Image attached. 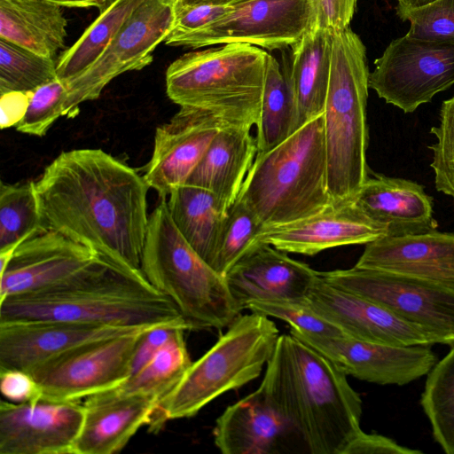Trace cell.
I'll use <instances>...</instances> for the list:
<instances>
[{"mask_svg":"<svg viewBox=\"0 0 454 454\" xmlns=\"http://www.w3.org/2000/svg\"><path fill=\"white\" fill-rule=\"evenodd\" d=\"M329 283L385 307L402 319L454 345V290L419 278L353 267L320 272Z\"/></svg>","mask_w":454,"mask_h":454,"instance_id":"11","label":"cell"},{"mask_svg":"<svg viewBox=\"0 0 454 454\" xmlns=\"http://www.w3.org/2000/svg\"><path fill=\"white\" fill-rule=\"evenodd\" d=\"M141 270L170 298L192 329H223L239 315L226 278L188 244L174 223L166 199L149 216Z\"/></svg>","mask_w":454,"mask_h":454,"instance_id":"7","label":"cell"},{"mask_svg":"<svg viewBox=\"0 0 454 454\" xmlns=\"http://www.w3.org/2000/svg\"><path fill=\"white\" fill-rule=\"evenodd\" d=\"M355 267L401 274L454 290V232L434 230L378 239L365 245Z\"/></svg>","mask_w":454,"mask_h":454,"instance_id":"21","label":"cell"},{"mask_svg":"<svg viewBox=\"0 0 454 454\" xmlns=\"http://www.w3.org/2000/svg\"><path fill=\"white\" fill-rule=\"evenodd\" d=\"M46 231L35 181L0 185V254Z\"/></svg>","mask_w":454,"mask_h":454,"instance_id":"33","label":"cell"},{"mask_svg":"<svg viewBox=\"0 0 454 454\" xmlns=\"http://www.w3.org/2000/svg\"><path fill=\"white\" fill-rule=\"evenodd\" d=\"M355 2L356 3V2H357V0H355Z\"/></svg>","mask_w":454,"mask_h":454,"instance_id":"51","label":"cell"},{"mask_svg":"<svg viewBox=\"0 0 454 454\" xmlns=\"http://www.w3.org/2000/svg\"><path fill=\"white\" fill-rule=\"evenodd\" d=\"M184 327L177 328L153 358L124 383L114 388L126 394H143L158 403L176 385L192 364Z\"/></svg>","mask_w":454,"mask_h":454,"instance_id":"32","label":"cell"},{"mask_svg":"<svg viewBox=\"0 0 454 454\" xmlns=\"http://www.w3.org/2000/svg\"><path fill=\"white\" fill-rule=\"evenodd\" d=\"M66 7L88 8L97 7L100 10L106 0H43Z\"/></svg>","mask_w":454,"mask_h":454,"instance_id":"48","label":"cell"},{"mask_svg":"<svg viewBox=\"0 0 454 454\" xmlns=\"http://www.w3.org/2000/svg\"><path fill=\"white\" fill-rule=\"evenodd\" d=\"M333 33L316 27L292 46L291 64H285L296 117L294 132L324 113L328 90Z\"/></svg>","mask_w":454,"mask_h":454,"instance_id":"27","label":"cell"},{"mask_svg":"<svg viewBox=\"0 0 454 454\" xmlns=\"http://www.w3.org/2000/svg\"><path fill=\"white\" fill-rule=\"evenodd\" d=\"M306 263L269 244L259 243L226 274L230 292L239 310L254 301L306 297L318 278Z\"/></svg>","mask_w":454,"mask_h":454,"instance_id":"22","label":"cell"},{"mask_svg":"<svg viewBox=\"0 0 454 454\" xmlns=\"http://www.w3.org/2000/svg\"><path fill=\"white\" fill-rule=\"evenodd\" d=\"M83 404L77 402L0 403V454H74Z\"/></svg>","mask_w":454,"mask_h":454,"instance_id":"17","label":"cell"},{"mask_svg":"<svg viewBox=\"0 0 454 454\" xmlns=\"http://www.w3.org/2000/svg\"><path fill=\"white\" fill-rule=\"evenodd\" d=\"M116 0H106L103 7L99 10V12L105 11L109 5H111Z\"/></svg>","mask_w":454,"mask_h":454,"instance_id":"50","label":"cell"},{"mask_svg":"<svg viewBox=\"0 0 454 454\" xmlns=\"http://www.w3.org/2000/svg\"><path fill=\"white\" fill-rule=\"evenodd\" d=\"M279 335L269 317L239 315L157 403L149 430L157 433L168 420L193 417L221 395L258 378Z\"/></svg>","mask_w":454,"mask_h":454,"instance_id":"8","label":"cell"},{"mask_svg":"<svg viewBox=\"0 0 454 454\" xmlns=\"http://www.w3.org/2000/svg\"><path fill=\"white\" fill-rule=\"evenodd\" d=\"M49 320L129 328L179 325L193 330L141 270L105 255L57 287L0 301V323Z\"/></svg>","mask_w":454,"mask_h":454,"instance_id":"3","label":"cell"},{"mask_svg":"<svg viewBox=\"0 0 454 454\" xmlns=\"http://www.w3.org/2000/svg\"><path fill=\"white\" fill-rule=\"evenodd\" d=\"M369 88L404 113H413L454 84V43L403 35L374 61Z\"/></svg>","mask_w":454,"mask_h":454,"instance_id":"13","label":"cell"},{"mask_svg":"<svg viewBox=\"0 0 454 454\" xmlns=\"http://www.w3.org/2000/svg\"><path fill=\"white\" fill-rule=\"evenodd\" d=\"M145 0H116L86 28L57 60L58 79L65 84L86 71L138 6Z\"/></svg>","mask_w":454,"mask_h":454,"instance_id":"30","label":"cell"},{"mask_svg":"<svg viewBox=\"0 0 454 454\" xmlns=\"http://www.w3.org/2000/svg\"><path fill=\"white\" fill-rule=\"evenodd\" d=\"M224 123L212 112L181 106L155 131L153 155L144 178L161 199L186 184Z\"/></svg>","mask_w":454,"mask_h":454,"instance_id":"16","label":"cell"},{"mask_svg":"<svg viewBox=\"0 0 454 454\" xmlns=\"http://www.w3.org/2000/svg\"><path fill=\"white\" fill-rule=\"evenodd\" d=\"M28 93H8L1 96V128L16 124L24 116L29 100Z\"/></svg>","mask_w":454,"mask_h":454,"instance_id":"46","label":"cell"},{"mask_svg":"<svg viewBox=\"0 0 454 454\" xmlns=\"http://www.w3.org/2000/svg\"><path fill=\"white\" fill-rule=\"evenodd\" d=\"M436 142L428 148L433 153L431 168L436 190L454 200V95L444 100L440 109L439 124L430 129Z\"/></svg>","mask_w":454,"mask_h":454,"instance_id":"39","label":"cell"},{"mask_svg":"<svg viewBox=\"0 0 454 454\" xmlns=\"http://www.w3.org/2000/svg\"><path fill=\"white\" fill-rule=\"evenodd\" d=\"M419 450L402 446L394 440L363 430L348 444L342 454H421Z\"/></svg>","mask_w":454,"mask_h":454,"instance_id":"45","label":"cell"},{"mask_svg":"<svg viewBox=\"0 0 454 454\" xmlns=\"http://www.w3.org/2000/svg\"><path fill=\"white\" fill-rule=\"evenodd\" d=\"M142 328L145 327H114L53 320L0 323V369L30 372L82 344Z\"/></svg>","mask_w":454,"mask_h":454,"instance_id":"20","label":"cell"},{"mask_svg":"<svg viewBox=\"0 0 454 454\" xmlns=\"http://www.w3.org/2000/svg\"><path fill=\"white\" fill-rule=\"evenodd\" d=\"M263 227L309 216L333 200L327 184L323 114L286 140L257 153L238 197Z\"/></svg>","mask_w":454,"mask_h":454,"instance_id":"4","label":"cell"},{"mask_svg":"<svg viewBox=\"0 0 454 454\" xmlns=\"http://www.w3.org/2000/svg\"><path fill=\"white\" fill-rule=\"evenodd\" d=\"M258 389L311 454H342L362 431L347 375L291 333L279 335Z\"/></svg>","mask_w":454,"mask_h":454,"instance_id":"2","label":"cell"},{"mask_svg":"<svg viewBox=\"0 0 454 454\" xmlns=\"http://www.w3.org/2000/svg\"><path fill=\"white\" fill-rule=\"evenodd\" d=\"M103 254L59 232L25 240L0 270V301L57 287L98 262Z\"/></svg>","mask_w":454,"mask_h":454,"instance_id":"14","label":"cell"},{"mask_svg":"<svg viewBox=\"0 0 454 454\" xmlns=\"http://www.w3.org/2000/svg\"><path fill=\"white\" fill-rule=\"evenodd\" d=\"M232 8L233 6L201 4L176 9L174 24L165 42L201 28L220 19Z\"/></svg>","mask_w":454,"mask_h":454,"instance_id":"41","label":"cell"},{"mask_svg":"<svg viewBox=\"0 0 454 454\" xmlns=\"http://www.w3.org/2000/svg\"><path fill=\"white\" fill-rule=\"evenodd\" d=\"M251 128L224 124L186 184L214 193L229 210L257 154Z\"/></svg>","mask_w":454,"mask_h":454,"instance_id":"26","label":"cell"},{"mask_svg":"<svg viewBox=\"0 0 454 454\" xmlns=\"http://www.w3.org/2000/svg\"><path fill=\"white\" fill-rule=\"evenodd\" d=\"M325 318L353 339L395 346L432 345L438 339L362 295L318 278L306 295Z\"/></svg>","mask_w":454,"mask_h":454,"instance_id":"15","label":"cell"},{"mask_svg":"<svg viewBox=\"0 0 454 454\" xmlns=\"http://www.w3.org/2000/svg\"><path fill=\"white\" fill-rule=\"evenodd\" d=\"M316 27L314 0H252L233 5L214 22L165 43L192 49L247 43L283 50L295 45Z\"/></svg>","mask_w":454,"mask_h":454,"instance_id":"9","label":"cell"},{"mask_svg":"<svg viewBox=\"0 0 454 454\" xmlns=\"http://www.w3.org/2000/svg\"><path fill=\"white\" fill-rule=\"evenodd\" d=\"M292 434H295L258 388L229 405L213 429L214 443L223 454L279 453Z\"/></svg>","mask_w":454,"mask_h":454,"instance_id":"25","label":"cell"},{"mask_svg":"<svg viewBox=\"0 0 454 454\" xmlns=\"http://www.w3.org/2000/svg\"><path fill=\"white\" fill-rule=\"evenodd\" d=\"M255 214L240 200L230 207L223 222L211 267L225 274L259 243L263 229Z\"/></svg>","mask_w":454,"mask_h":454,"instance_id":"36","label":"cell"},{"mask_svg":"<svg viewBox=\"0 0 454 454\" xmlns=\"http://www.w3.org/2000/svg\"><path fill=\"white\" fill-rule=\"evenodd\" d=\"M2 395L12 403H32L42 400V390L27 372L16 369H0Z\"/></svg>","mask_w":454,"mask_h":454,"instance_id":"42","label":"cell"},{"mask_svg":"<svg viewBox=\"0 0 454 454\" xmlns=\"http://www.w3.org/2000/svg\"><path fill=\"white\" fill-rule=\"evenodd\" d=\"M248 1L252 0H174L175 9L201 4L233 6Z\"/></svg>","mask_w":454,"mask_h":454,"instance_id":"47","label":"cell"},{"mask_svg":"<svg viewBox=\"0 0 454 454\" xmlns=\"http://www.w3.org/2000/svg\"><path fill=\"white\" fill-rule=\"evenodd\" d=\"M291 334L329 358L347 376L380 385L408 384L427 374L436 363L428 345L395 346L348 336Z\"/></svg>","mask_w":454,"mask_h":454,"instance_id":"18","label":"cell"},{"mask_svg":"<svg viewBox=\"0 0 454 454\" xmlns=\"http://www.w3.org/2000/svg\"><path fill=\"white\" fill-rule=\"evenodd\" d=\"M67 88L56 79L30 92L24 116L16 124L21 133L43 137L51 125L64 116Z\"/></svg>","mask_w":454,"mask_h":454,"instance_id":"38","label":"cell"},{"mask_svg":"<svg viewBox=\"0 0 454 454\" xmlns=\"http://www.w3.org/2000/svg\"><path fill=\"white\" fill-rule=\"evenodd\" d=\"M179 327L189 330L184 325H161L144 332L136 347L130 376L142 369Z\"/></svg>","mask_w":454,"mask_h":454,"instance_id":"43","label":"cell"},{"mask_svg":"<svg viewBox=\"0 0 454 454\" xmlns=\"http://www.w3.org/2000/svg\"><path fill=\"white\" fill-rule=\"evenodd\" d=\"M61 6L43 0H0V38L55 59L65 46Z\"/></svg>","mask_w":454,"mask_h":454,"instance_id":"28","label":"cell"},{"mask_svg":"<svg viewBox=\"0 0 454 454\" xmlns=\"http://www.w3.org/2000/svg\"><path fill=\"white\" fill-rule=\"evenodd\" d=\"M434 1L436 0H397L398 5L396 10L419 8Z\"/></svg>","mask_w":454,"mask_h":454,"instance_id":"49","label":"cell"},{"mask_svg":"<svg viewBox=\"0 0 454 454\" xmlns=\"http://www.w3.org/2000/svg\"><path fill=\"white\" fill-rule=\"evenodd\" d=\"M410 22L406 35L425 41L454 43V0H436L425 6L396 10Z\"/></svg>","mask_w":454,"mask_h":454,"instance_id":"40","label":"cell"},{"mask_svg":"<svg viewBox=\"0 0 454 454\" xmlns=\"http://www.w3.org/2000/svg\"><path fill=\"white\" fill-rule=\"evenodd\" d=\"M269 53L247 43L187 52L166 71L167 95L181 106L212 112L229 125H256Z\"/></svg>","mask_w":454,"mask_h":454,"instance_id":"6","label":"cell"},{"mask_svg":"<svg viewBox=\"0 0 454 454\" xmlns=\"http://www.w3.org/2000/svg\"><path fill=\"white\" fill-rule=\"evenodd\" d=\"M247 309L287 323L291 333L321 338L347 336L340 328L316 311L306 297L254 301Z\"/></svg>","mask_w":454,"mask_h":454,"instance_id":"37","label":"cell"},{"mask_svg":"<svg viewBox=\"0 0 454 454\" xmlns=\"http://www.w3.org/2000/svg\"><path fill=\"white\" fill-rule=\"evenodd\" d=\"M175 16L174 0L142 3L93 65L66 83L64 116H75L82 103L98 98L118 75L150 65L153 52L169 34Z\"/></svg>","mask_w":454,"mask_h":454,"instance_id":"12","label":"cell"},{"mask_svg":"<svg viewBox=\"0 0 454 454\" xmlns=\"http://www.w3.org/2000/svg\"><path fill=\"white\" fill-rule=\"evenodd\" d=\"M35 186L45 231L141 270L149 186L135 169L101 149H74L47 166Z\"/></svg>","mask_w":454,"mask_h":454,"instance_id":"1","label":"cell"},{"mask_svg":"<svg viewBox=\"0 0 454 454\" xmlns=\"http://www.w3.org/2000/svg\"><path fill=\"white\" fill-rule=\"evenodd\" d=\"M158 401L114 388L86 398L74 454H113L121 450L143 426H149Z\"/></svg>","mask_w":454,"mask_h":454,"instance_id":"23","label":"cell"},{"mask_svg":"<svg viewBox=\"0 0 454 454\" xmlns=\"http://www.w3.org/2000/svg\"><path fill=\"white\" fill-rule=\"evenodd\" d=\"M421 405L434 440L447 454H454V345L427 374Z\"/></svg>","mask_w":454,"mask_h":454,"instance_id":"34","label":"cell"},{"mask_svg":"<svg viewBox=\"0 0 454 454\" xmlns=\"http://www.w3.org/2000/svg\"><path fill=\"white\" fill-rule=\"evenodd\" d=\"M317 27L340 31L349 27L356 6L355 0H314Z\"/></svg>","mask_w":454,"mask_h":454,"instance_id":"44","label":"cell"},{"mask_svg":"<svg viewBox=\"0 0 454 454\" xmlns=\"http://www.w3.org/2000/svg\"><path fill=\"white\" fill-rule=\"evenodd\" d=\"M58 79L55 59L0 38V93H28Z\"/></svg>","mask_w":454,"mask_h":454,"instance_id":"35","label":"cell"},{"mask_svg":"<svg viewBox=\"0 0 454 454\" xmlns=\"http://www.w3.org/2000/svg\"><path fill=\"white\" fill-rule=\"evenodd\" d=\"M386 236L387 227L369 218L352 198L332 201L309 216L264 227L257 242L286 253L314 255L336 247L366 245Z\"/></svg>","mask_w":454,"mask_h":454,"instance_id":"19","label":"cell"},{"mask_svg":"<svg viewBox=\"0 0 454 454\" xmlns=\"http://www.w3.org/2000/svg\"><path fill=\"white\" fill-rule=\"evenodd\" d=\"M295 102L288 76L269 53L259 119L257 153L268 152L286 140L294 129Z\"/></svg>","mask_w":454,"mask_h":454,"instance_id":"31","label":"cell"},{"mask_svg":"<svg viewBox=\"0 0 454 454\" xmlns=\"http://www.w3.org/2000/svg\"><path fill=\"white\" fill-rule=\"evenodd\" d=\"M152 327L82 344L38 365L29 373L42 400L77 402L118 387L131 374L140 336Z\"/></svg>","mask_w":454,"mask_h":454,"instance_id":"10","label":"cell"},{"mask_svg":"<svg viewBox=\"0 0 454 454\" xmlns=\"http://www.w3.org/2000/svg\"><path fill=\"white\" fill-rule=\"evenodd\" d=\"M167 204L179 232L211 266L229 210L211 192L187 184L176 188Z\"/></svg>","mask_w":454,"mask_h":454,"instance_id":"29","label":"cell"},{"mask_svg":"<svg viewBox=\"0 0 454 454\" xmlns=\"http://www.w3.org/2000/svg\"><path fill=\"white\" fill-rule=\"evenodd\" d=\"M331 72L324 133L327 184L333 201L352 199L369 176L366 49L349 27L332 31Z\"/></svg>","mask_w":454,"mask_h":454,"instance_id":"5","label":"cell"},{"mask_svg":"<svg viewBox=\"0 0 454 454\" xmlns=\"http://www.w3.org/2000/svg\"><path fill=\"white\" fill-rule=\"evenodd\" d=\"M353 200L369 218L387 227L389 237L436 230L433 199L416 182L373 174Z\"/></svg>","mask_w":454,"mask_h":454,"instance_id":"24","label":"cell"}]
</instances>
